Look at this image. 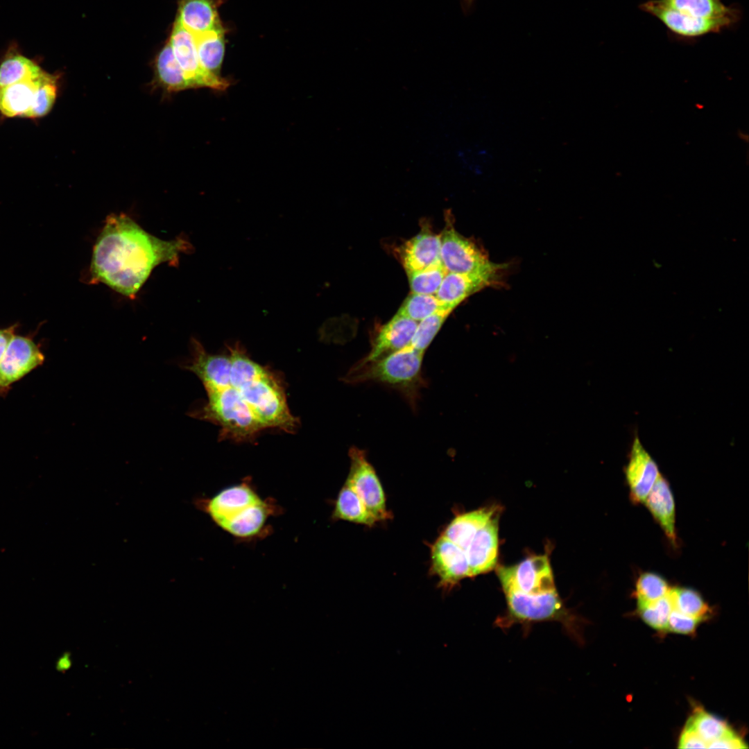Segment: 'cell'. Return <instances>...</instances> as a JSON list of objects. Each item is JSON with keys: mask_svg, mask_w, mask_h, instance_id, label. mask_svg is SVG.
Returning <instances> with one entry per match:
<instances>
[{"mask_svg": "<svg viewBox=\"0 0 749 749\" xmlns=\"http://www.w3.org/2000/svg\"><path fill=\"white\" fill-rule=\"evenodd\" d=\"M16 326L17 325H15L6 328L0 329V361L10 340L15 334Z\"/></svg>", "mask_w": 749, "mask_h": 749, "instance_id": "obj_36", "label": "cell"}, {"mask_svg": "<svg viewBox=\"0 0 749 749\" xmlns=\"http://www.w3.org/2000/svg\"><path fill=\"white\" fill-rule=\"evenodd\" d=\"M431 571L439 578L438 587L443 592L472 577L465 551L442 535L431 546Z\"/></svg>", "mask_w": 749, "mask_h": 749, "instance_id": "obj_11", "label": "cell"}, {"mask_svg": "<svg viewBox=\"0 0 749 749\" xmlns=\"http://www.w3.org/2000/svg\"><path fill=\"white\" fill-rule=\"evenodd\" d=\"M227 30L221 25L206 32L194 35L196 51L202 67L210 74L221 76Z\"/></svg>", "mask_w": 749, "mask_h": 749, "instance_id": "obj_21", "label": "cell"}, {"mask_svg": "<svg viewBox=\"0 0 749 749\" xmlns=\"http://www.w3.org/2000/svg\"><path fill=\"white\" fill-rule=\"evenodd\" d=\"M668 595L673 609L689 617L703 620L709 612V608L700 595L689 588H671Z\"/></svg>", "mask_w": 749, "mask_h": 749, "instance_id": "obj_25", "label": "cell"}, {"mask_svg": "<svg viewBox=\"0 0 749 749\" xmlns=\"http://www.w3.org/2000/svg\"><path fill=\"white\" fill-rule=\"evenodd\" d=\"M174 55L191 88L209 87L223 91L230 82L213 75L201 65L196 46L194 35L175 19L169 40Z\"/></svg>", "mask_w": 749, "mask_h": 749, "instance_id": "obj_9", "label": "cell"}, {"mask_svg": "<svg viewBox=\"0 0 749 749\" xmlns=\"http://www.w3.org/2000/svg\"><path fill=\"white\" fill-rule=\"evenodd\" d=\"M650 512L659 522L666 537L676 543L675 528V503L667 481L660 474L650 491L645 502Z\"/></svg>", "mask_w": 749, "mask_h": 749, "instance_id": "obj_18", "label": "cell"}, {"mask_svg": "<svg viewBox=\"0 0 749 749\" xmlns=\"http://www.w3.org/2000/svg\"><path fill=\"white\" fill-rule=\"evenodd\" d=\"M440 235L423 231L406 241L399 250L406 271L417 270L442 263Z\"/></svg>", "mask_w": 749, "mask_h": 749, "instance_id": "obj_15", "label": "cell"}, {"mask_svg": "<svg viewBox=\"0 0 749 749\" xmlns=\"http://www.w3.org/2000/svg\"><path fill=\"white\" fill-rule=\"evenodd\" d=\"M332 517L335 519L351 522L369 527L373 526L377 522L356 492L346 482L338 492Z\"/></svg>", "mask_w": 749, "mask_h": 749, "instance_id": "obj_23", "label": "cell"}, {"mask_svg": "<svg viewBox=\"0 0 749 749\" xmlns=\"http://www.w3.org/2000/svg\"><path fill=\"white\" fill-rule=\"evenodd\" d=\"M417 322L396 313L379 329L368 354L360 361L376 360L410 344Z\"/></svg>", "mask_w": 749, "mask_h": 749, "instance_id": "obj_13", "label": "cell"}, {"mask_svg": "<svg viewBox=\"0 0 749 749\" xmlns=\"http://www.w3.org/2000/svg\"><path fill=\"white\" fill-rule=\"evenodd\" d=\"M494 507H485L456 516L442 535L466 551L476 533L496 514Z\"/></svg>", "mask_w": 749, "mask_h": 749, "instance_id": "obj_20", "label": "cell"}, {"mask_svg": "<svg viewBox=\"0 0 749 749\" xmlns=\"http://www.w3.org/2000/svg\"><path fill=\"white\" fill-rule=\"evenodd\" d=\"M670 589L667 582L660 575L651 572L644 573L636 583L637 603L655 601L666 596Z\"/></svg>", "mask_w": 749, "mask_h": 749, "instance_id": "obj_31", "label": "cell"}, {"mask_svg": "<svg viewBox=\"0 0 749 749\" xmlns=\"http://www.w3.org/2000/svg\"><path fill=\"white\" fill-rule=\"evenodd\" d=\"M441 261L447 272L479 275L499 283L504 264L491 261L472 240L459 234L449 223L440 235Z\"/></svg>", "mask_w": 749, "mask_h": 749, "instance_id": "obj_6", "label": "cell"}, {"mask_svg": "<svg viewBox=\"0 0 749 749\" xmlns=\"http://www.w3.org/2000/svg\"><path fill=\"white\" fill-rule=\"evenodd\" d=\"M687 725L694 729L707 745L732 731L725 721L700 709L695 712Z\"/></svg>", "mask_w": 749, "mask_h": 749, "instance_id": "obj_27", "label": "cell"}, {"mask_svg": "<svg viewBox=\"0 0 749 749\" xmlns=\"http://www.w3.org/2000/svg\"><path fill=\"white\" fill-rule=\"evenodd\" d=\"M154 84L167 92L191 89L179 65L169 41L157 53L154 61Z\"/></svg>", "mask_w": 749, "mask_h": 749, "instance_id": "obj_22", "label": "cell"}, {"mask_svg": "<svg viewBox=\"0 0 749 749\" xmlns=\"http://www.w3.org/2000/svg\"><path fill=\"white\" fill-rule=\"evenodd\" d=\"M465 4L467 6H469L471 3L472 0H465Z\"/></svg>", "mask_w": 749, "mask_h": 749, "instance_id": "obj_38", "label": "cell"}, {"mask_svg": "<svg viewBox=\"0 0 749 749\" xmlns=\"http://www.w3.org/2000/svg\"><path fill=\"white\" fill-rule=\"evenodd\" d=\"M57 94V77L46 73L35 92L32 106L25 117L34 119L46 115L55 103Z\"/></svg>", "mask_w": 749, "mask_h": 749, "instance_id": "obj_30", "label": "cell"}, {"mask_svg": "<svg viewBox=\"0 0 749 749\" xmlns=\"http://www.w3.org/2000/svg\"><path fill=\"white\" fill-rule=\"evenodd\" d=\"M44 360V354L32 338L15 334L0 361V390L10 388L42 365Z\"/></svg>", "mask_w": 749, "mask_h": 749, "instance_id": "obj_10", "label": "cell"}, {"mask_svg": "<svg viewBox=\"0 0 749 749\" xmlns=\"http://www.w3.org/2000/svg\"><path fill=\"white\" fill-rule=\"evenodd\" d=\"M203 506L217 526L240 538L259 533L271 510L269 505L246 483L223 489L207 500Z\"/></svg>", "mask_w": 749, "mask_h": 749, "instance_id": "obj_4", "label": "cell"}, {"mask_svg": "<svg viewBox=\"0 0 749 749\" xmlns=\"http://www.w3.org/2000/svg\"><path fill=\"white\" fill-rule=\"evenodd\" d=\"M193 251L185 238L162 240L130 216L111 214L94 246L89 282L103 283L134 299L153 268L162 263L176 266L181 253Z\"/></svg>", "mask_w": 749, "mask_h": 749, "instance_id": "obj_1", "label": "cell"}, {"mask_svg": "<svg viewBox=\"0 0 749 749\" xmlns=\"http://www.w3.org/2000/svg\"><path fill=\"white\" fill-rule=\"evenodd\" d=\"M424 354L408 344L382 358L358 361L347 372L343 381L348 384L382 383L397 389L414 403L424 384L422 376Z\"/></svg>", "mask_w": 749, "mask_h": 749, "instance_id": "obj_5", "label": "cell"}, {"mask_svg": "<svg viewBox=\"0 0 749 749\" xmlns=\"http://www.w3.org/2000/svg\"><path fill=\"white\" fill-rule=\"evenodd\" d=\"M441 309H447L435 295L411 293L405 299L397 313L417 322Z\"/></svg>", "mask_w": 749, "mask_h": 749, "instance_id": "obj_28", "label": "cell"}, {"mask_svg": "<svg viewBox=\"0 0 749 749\" xmlns=\"http://www.w3.org/2000/svg\"><path fill=\"white\" fill-rule=\"evenodd\" d=\"M744 748H748V746H746L743 741L732 731L707 745V748L738 749Z\"/></svg>", "mask_w": 749, "mask_h": 749, "instance_id": "obj_35", "label": "cell"}, {"mask_svg": "<svg viewBox=\"0 0 749 749\" xmlns=\"http://www.w3.org/2000/svg\"><path fill=\"white\" fill-rule=\"evenodd\" d=\"M447 273L442 263L421 270L406 271L411 292L435 295Z\"/></svg>", "mask_w": 749, "mask_h": 749, "instance_id": "obj_26", "label": "cell"}, {"mask_svg": "<svg viewBox=\"0 0 749 749\" xmlns=\"http://www.w3.org/2000/svg\"><path fill=\"white\" fill-rule=\"evenodd\" d=\"M497 574L502 587H510L529 596L556 591L549 558L531 556L513 567H500Z\"/></svg>", "mask_w": 749, "mask_h": 749, "instance_id": "obj_8", "label": "cell"}, {"mask_svg": "<svg viewBox=\"0 0 749 749\" xmlns=\"http://www.w3.org/2000/svg\"><path fill=\"white\" fill-rule=\"evenodd\" d=\"M679 748H707V743L691 727L686 725L679 739Z\"/></svg>", "mask_w": 749, "mask_h": 749, "instance_id": "obj_34", "label": "cell"}, {"mask_svg": "<svg viewBox=\"0 0 749 749\" xmlns=\"http://www.w3.org/2000/svg\"><path fill=\"white\" fill-rule=\"evenodd\" d=\"M638 8L658 19L671 39L684 43L732 30L743 17L739 6L723 0H648Z\"/></svg>", "mask_w": 749, "mask_h": 749, "instance_id": "obj_3", "label": "cell"}, {"mask_svg": "<svg viewBox=\"0 0 749 749\" xmlns=\"http://www.w3.org/2000/svg\"><path fill=\"white\" fill-rule=\"evenodd\" d=\"M625 474L631 499L636 503H644L660 474L637 436L632 441Z\"/></svg>", "mask_w": 749, "mask_h": 749, "instance_id": "obj_12", "label": "cell"}, {"mask_svg": "<svg viewBox=\"0 0 749 749\" xmlns=\"http://www.w3.org/2000/svg\"><path fill=\"white\" fill-rule=\"evenodd\" d=\"M495 284L479 275L447 272L435 295L446 309L453 311L469 296Z\"/></svg>", "mask_w": 749, "mask_h": 749, "instance_id": "obj_17", "label": "cell"}, {"mask_svg": "<svg viewBox=\"0 0 749 749\" xmlns=\"http://www.w3.org/2000/svg\"><path fill=\"white\" fill-rule=\"evenodd\" d=\"M700 620L689 617L673 609L668 619L669 631L681 634L693 632Z\"/></svg>", "mask_w": 749, "mask_h": 749, "instance_id": "obj_33", "label": "cell"}, {"mask_svg": "<svg viewBox=\"0 0 749 749\" xmlns=\"http://www.w3.org/2000/svg\"><path fill=\"white\" fill-rule=\"evenodd\" d=\"M499 516L492 518L474 535L465 552L472 577L491 571L498 556Z\"/></svg>", "mask_w": 749, "mask_h": 749, "instance_id": "obj_14", "label": "cell"}, {"mask_svg": "<svg viewBox=\"0 0 749 749\" xmlns=\"http://www.w3.org/2000/svg\"><path fill=\"white\" fill-rule=\"evenodd\" d=\"M218 356L205 390L228 384L234 388L251 408L265 429L293 433L299 420L288 406L283 381L268 367L250 359L239 342L227 344Z\"/></svg>", "mask_w": 749, "mask_h": 749, "instance_id": "obj_2", "label": "cell"}, {"mask_svg": "<svg viewBox=\"0 0 749 749\" xmlns=\"http://www.w3.org/2000/svg\"><path fill=\"white\" fill-rule=\"evenodd\" d=\"M452 311L441 309L421 320L417 323L410 345L424 352Z\"/></svg>", "mask_w": 749, "mask_h": 749, "instance_id": "obj_29", "label": "cell"}, {"mask_svg": "<svg viewBox=\"0 0 749 749\" xmlns=\"http://www.w3.org/2000/svg\"><path fill=\"white\" fill-rule=\"evenodd\" d=\"M71 666V659L67 654L60 657L57 662V667L61 671L68 670Z\"/></svg>", "mask_w": 749, "mask_h": 749, "instance_id": "obj_37", "label": "cell"}, {"mask_svg": "<svg viewBox=\"0 0 749 749\" xmlns=\"http://www.w3.org/2000/svg\"><path fill=\"white\" fill-rule=\"evenodd\" d=\"M349 457L350 467L345 482L356 492L377 522L392 518L386 508L383 487L365 451L352 447L349 450Z\"/></svg>", "mask_w": 749, "mask_h": 749, "instance_id": "obj_7", "label": "cell"}, {"mask_svg": "<svg viewBox=\"0 0 749 749\" xmlns=\"http://www.w3.org/2000/svg\"><path fill=\"white\" fill-rule=\"evenodd\" d=\"M226 0H179L178 19L193 35L221 25L218 9Z\"/></svg>", "mask_w": 749, "mask_h": 749, "instance_id": "obj_16", "label": "cell"}, {"mask_svg": "<svg viewBox=\"0 0 749 749\" xmlns=\"http://www.w3.org/2000/svg\"><path fill=\"white\" fill-rule=\"evenodd\" d=\"M43 72L32 60L18 53H10L0 64V87L36 78Z\"/></svg>", "mask_w": 749, "mask_h": 749, "instance_id": "obj_24", "label": "cell"}, {"mask_svg": "<svg viewBox=\"0 0 749 749\" xmlns=\"http://www.w3.org/2000/svg\"><path fill=\"white\" fill-rule=\"evenodd\" d=\"M637 604L640 616L647 624L657 630H666L668 619L673 610L668 594L655 601Z\"/></svg>", "mask_w": 749, "mask_h": 749, "instance_id": "obj_32", "label": "cell"}, {"mask_svg": "<svg viewBox=\"0 0 749 749\" xmlns=\"http://www.w3.org/2000/svg\"><path fill=\"white\" fill-rule=\"evenodd\" d=\"M46 72L34 79L21 80L0 87V112L7 117H25L31 109L35 92Z\"/></svg>", "mask_w": 749, "mask_h": 749, "instance_id": "obj_19", "label": "cell"}]
</instances>
